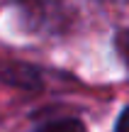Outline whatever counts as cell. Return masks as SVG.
<instances>
[{"label":"cell","mask_w":129,"mask_h":132,"mask_svg":"<svg viewBox=\"0 0 129 132\" xmlns=\"http://www.w3.org/2000/svg\"><path fill=\"white\" fill-rule=\"evenodd\" d=\"M117 132H129V105L124 108V113H122V118L117 120Z\"/></svg>","instance_id":"cell-2"},{"label":"cell","mask_w":129,"mask_h":132,"mask_svg":"<svg viewBox=\"0 0 129 132\" xmlns=\"http://www.w3.org/2000/svg\"><path fill=\"white\" fill-rule=\"evenodd\" d=\"M39 132H85L81 120H73V118H61V120H54V122H46L39 127Z\"/></svg>","instance_id":"cell-1"}]
</instances>
